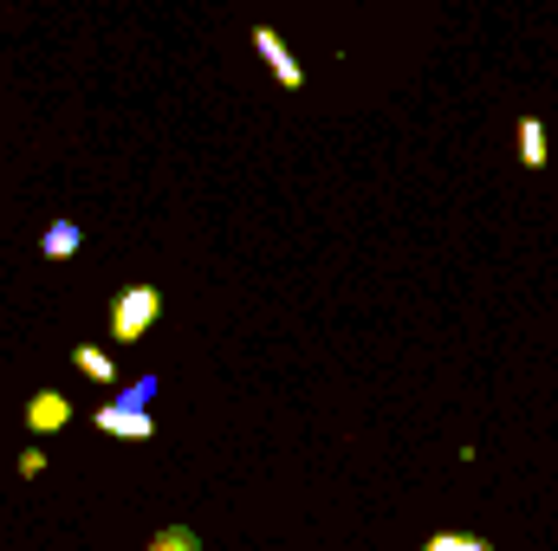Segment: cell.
Returning a JSON list of instances; mask_svg holds the SVG:
<instances>
[{
    "instance_id": "8992f818",
    "label": "cell",
    "mask_w": 558,
    "mask_h": 551,
    "mask_svg": "<svg viewBox=\"0 0 558 551\" xmlns=\"http://www.w3.org/2000/svg\"><path fill=\"white\" fill-rule=\"evenodd\" d=\"M72 370L92 377V383H118V364H111V351H98V344H78V351H72Z\"/></svg>"
},
{
    "instance_id": "52a82bcc",
    "label": "cell",
    "mask_w": 558,
    "mask_h": 551,
    "mask_svg": "<svg viewBox=\"0 0 558 551\" xmlns=\"http://www.w3.org/2000/svg\"><path fill=\"white\" fill-rule=\"evenodd\" d=\"M78 241H85V234H78V221H52V228L39 234L46 260H72V254H78Z\"/></svg>"
},
{
    "instance_id": "6da1fadb",
    "label": "cell",
    "mask_w": 558,
    "mask_h": 551,
    "mask_svg": "<svg viewBox=\"0 0 558 551\" xmlns=\"http://www.w3.org/2000/svg\"><path fill=\"white\" fill-rule=\"evenodd\" d=\"M156 318H162V292H156V285H131V292H118V305H111V338H118V344H137Z\"/></svg>"
},
{
    "instance_id": "8fae6325",
    "label": "cell",
    "mask_w": 558,
    "mask_h": 551,
    "mask_svg": "<svg viewBox=\"0 0 558 551\" xmlns=\"http://www.w3.org/2000/svg\"><path fill=\"white\" fill-rule=\"evenodd\" d=\"M39 474H46V448H26L20 454V480H39Z\"/></svg>"
},
{
    "instance_id": "277c9868",
    "label": "cell",
    "mask_w": 558,
    "mask_h": 551,
    "mask_svg": "<svg viewBox=\"0 0 558 551\" xmlns=\"http://www.w3.org/2000/svg\"><path fill=\"white\" fill-rule=\"evenodd\" d=\"M65 421H72V403H65L59 390H39V396L26 403V434H39V441H46V434H59Z\"/></svg>"
},
{
    "instance_id": "ba28073f",
    "label": "cell",
    "mask_w": 558,
    "mask_h": 551,
    "mask_svg": "<svg viewBox=\"0 0 558 551\" xmlns=\"http://www.w3.org/2000/svg\"><path fill=\"white\" fill-rule=\"evenodd\" d=\"M143 551H202V539H195L189 526H162V532H156Z\"/></svg>"
},
{
    "instance_id": "7a4b0ae2",
    "label": "cell",
    "mask_w": 558,
    "mask_h": 551,
    "mask_svg": "<svg viewBox=\"0 0 558 551\" xmlns=\"http://www.w3.org/2000/svg\"><path fill=\"white\" fill-rule=\"evenodd\" d=\"M254 52L274 65V78H279V91H305V65L286 52V39H279L274 26H254Z\"/></svg>"
},
{
    "instance_id": "5b68a950",
    "label": "cell",
    "mask_w": 558,
    "mask_h": 551,
    "mask_svg": "<svg viewBox=\"0 0 558 551\" xmlns=\"http://www.w3.org/2000/svg\"><path fill=\"white\" fill-rule=\"evenodd\" d=\"M546 156H553L546 124H539V118H520V162H526V169H546Z\"/></svg>"
},
{
    "instance_id": "30bf717a",
    "label": "cell",
    "mask_w": 558,
    "mask_h": 551,
    "mask_svg": "<svg viewBox=\"0 0 558 551\" xmlns=\"http://www.w3.org/2000/svg\"><path fill=\"white\" fill-rule=\"evenodd\" d=\"M149 396H156V377H137L131 390H118V409H149Z\"/></svg>"
},
{
    "instance_id": "3957f363",
    "label": "cell",
    "mask_w": 558,
    "mask_h": 551,
    "mask_svg": "<svg viewBox=\"0 0 558 551\" xmlns=\"http://www.w3.org/2000/svg\"><path fill=\"white\" fill-rule=\"evenodd\" d=\"M92 428H105V434H118V441H156L149 409H118V403H105V409L92 415Z\"/></svg>"
},
{
    "instance_id": "9c48e42d",
    "label": "cell",
    "mask_w": 558,
    "mask_h": 551,
    "mask_svg": "<svg viewBox=\"0 0 558 551\" xmlns=\"http://www.w3.org/2000/svg\"><path fill=\"white\" fill-rule=\"evenodd\" d=\"M422 551H494V546H487V539H474V532H435Z\"/></svg>"
}]
</instances>
